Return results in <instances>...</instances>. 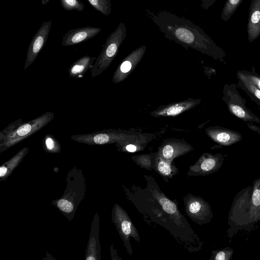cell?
Returning <instances> with one entry per match:
<instances>
[{"instance_id":"21","label":"cell","mask_w":260,"mask_h":260,"mask_svg":"<svg viewBox=\"0 0 260 260\" xmlns=\"http://www.w3.org/2000/svg\"><path fill=\"white\" fill-rule=\"evenodd\" d=\"M238 72L260 90V76L254 72L253 68L252 71L241 70Z\"/></svg>"},{"instance_id":"10","label":"cell","mask_w":260,"mask_h":260,"mask_svg":"<svg viewBox=\"0 0 260 260\" xmlns=\"http://www.w3.org/2000/svg\"><path fill=\"white\" fill-rule=\"evenodd\" d=\"M200 102V100H187L161 106L153 111L151 115L154 117H170L177 116L189 110Z\"/></svg>"},{"instance_id":"25","label":"cell","mask_w":260,"mask_h":260,"mask_svg":"<svg viewBox=\"0 0 260 260\" xmlns=\"http://www.w3.org/2000/svg\"><path fill=\"white\" fill-rule=\"evenodd\" d=\"M57 205L60 209L66 212H70L73 209V206L72 203L64 199H61L58 201Z\"/></svg>"},{"instance_id":"7","label":"cell","mask_w":260,"mask_h":260,"mask_svg":"<svg viewBox=\"0 0 260 260\" xmlns=\"http://www.w3.org/2000/svg\"><path fill=\"white\" fill-rule=\"evenodd\" d=\"M146 50V46L142 45L133 51L121 62L115 71L112 78L114 83H118L124 80L141 60Z\"/></svg>"},{"instance_id":"26","label":"cell","mask_w":260,"mask_h":260,"mask_svg":"<svg viewBox=\"0 0 260 260\" xmlns=\"http://www.w3.org/2000/svg\"><path fill=\"white\" fill-rule=\"evenodd\" d=\"M121 230L125 235H129L132 233V223L128 220H123L121 224Z\"/></svg>"},{"instance_id":"20","label":"cell","mask_w":260,"mask_h":260,"mask_svg":"<svg viewBox=\"0 0 260 260\" xmlns=\"http://www.w3.org/2000/svg\"><path fill=\"white\" fill-rule=\"evenodd\" d=\"M60 4L62 8L67 11L81 12L84 9V4L79 0H60Z\"/></svg>"},{"instance_id":"29","label":"cell","mask_w":260,"mask_h":260,"mask_svg":"<svg viewBox=\"0 0 260 260\" xmlns=\"http://www.w3.org/2000/svg\"><path fill=\"white\" fill-rule=\"evenodd\" d=\"M247 126L249 129L255 133H256L260 136V126L256 125L252 122H247Z\"/></svg>"},{"instance_id":"14","label":"cell","mask_w":260,"mask_h":260,"mask_svg":"<svg viewBox=\"0 0 260 260\" xmlns=\"http://www.w3.org/2000/svg\"><path fill=\"white\" fill-rule=\"evenodd\" d=\"M223 160V156L220 153L216 155L205 154L202 157L200 168L204 173L216 171L221 167Z\"/></svg>"},{"instance_id":"2","label":"cell","mask_w":260,"mask_h":260,"mask_svg":"<svg viewBox=\"0 0 260 260\" xmlns=\"http://www.w3.org/2000/svg\"><path fill=\"white\" fill-rule=\"evenodd\" d=\"M54 113L47 111L37 118L23 123L18 119L11 123L0 132V142L2 149L7 148L37 133L54 118Z\"/></svg>"},{"instance_id":"1","label":"cell","mask_w":260,"mask_h":260,"mask_svg":"<svg viewBox=\"0 0 260 260\" xmlns=\"http://www.w3.org/2000/svg\"><path fill=\"white\" fill-rule=\"evenodd\" d=\"M147 13L166 38L186 49H195L215 59L222 60L225 56L224 51L202 28L190 20L167 11L154 13L147 10Z\"/></svg>"},{"instance_id":"15","label":"cell","mask_w":260,"mask_h":260,"mask_svg":"<svg viewBox=\"0 0 260 260\" xmlns=\"http://www.w3.org/2000/svg\"><path fill=\"white\" fill-rule=\"evenodd\" d=\"M189 146L178 142H171L164 145L160 154L166 160H171L189 150Z\"/></svg>"},{"instance_id":"8","label":"cell","mask_w":260,"mask_h":260,"mask_svg":"<svg viewBox=\"0 0 260 260\" xmlns=\"http://www.w3.org/2000/svg\"><path fill=\"white\" fill-rule=\"evenodd\" d=\"M206 133L213 141L222 146L233 145L242 139L240 133L219 126L209 127Z\"/></svg>"},{"instance_id":"11","label":"cell","mask_w":260,"mask_h":260,"mask_svg":"<svg viewBox=\"0 0 260 260\" xmlns=\"http://www.w3.org/2000/svg\"><path fill=\"white\" fill-rule=\"evenodd\" d=\"M248 40L251 43L260 37V0H251L247 22Z\"/></svg>"},{"instance_id":"13","label":"cell","mask_w":260,"mask_h":260,"mask_svg":"<svg viewBox=\"0 0 260 260\" xmlns=\"http://www.w3.org/2000/svg\"><path fill=\"white\" fill-rule=\"evenodd\" d=\"M96 58L89 55H85L74 62L69 69V76L73 78H82L84 74L89 69H92Z\"/></svg>"},{"instance_id":"31","label":"cell","mask_w":260,"mask_h":260,"mask_svg":"<svg viewBox=\"0 0 260 260\" xmlns=\"http://www.w3.org/2000/svg\"><path fill=\"white\" fill-rule=\"evenodd\" d=\"M7 172V169L5 167H2L0 168V176H4Z\"/></svg>"},{"instance_id":"33","label":"cell","mask_w":260,"mask_h":260,"mask_svg":"<svg viewBox=\"0 0 260 260\" xmlns=\"http://www.w3.org/2000/svg\"><path fill=\"white\" fill-rule=\"evenodd\" d=\"M260 219V211L258 214V220Z\"/></svg>"},{"instance_id":"22","label":"cell","mask_w":260,"mask_h":260,"mask_svg":"<svg viewBox=\"0 0 260 260\" xmlns=\"http://www.w3.org/2000/svg\"><path fill=\"white\" fill-rule=\"evenodd\" d=\"M234 250L230 247H225L216 251L214 259L215 260H229L233 254Z\"/></svg>"},{"instance_id":"30","label":"cell","mask_w":260,"mask_h":260,"mask_svg":"<svg viewBox=\"0 0 260 260\" xmlns=\"http://www.w3.org/2000/svg\"><path fill=\"white\" fill-rule=\"evenodd\" d=\"M126 149L129 152H134L137 151V147L134 145L129 144L126 146Z\"/></svg>"},{"instance_id":"18","label":"cell","mask_w":260,"mask_h":260,"mask_svg":"<svg viewBox=\"0 0 260 260\" xmlns=\"http://www.w3.org/2000/svg\"><path fill=\"white\" fill-rule=\"evenodd\" d=\"M96 11L108 16L111 13V0H88Z\"/></svg>"},{"instance_id":"23","label":"cell","mask_w":260,"mask_h":260,"mask_svg":"<svg viewBox=\"0 0 260 260\" xmlns=\"http://www.w3.org/2000/svg\"><path fill=\"white\" fill-rule=\"evenodd\" d=\"M159 203L163 209L168 213L173 214L176 212L177 207L176 205L168 199L162 198L159 200Z\"/></svg>"},{"instance_id":"5","label":"cell","mask_w":260,"mask_h":260,"mask_svg":"<svg viewBox=\"0 0 260 260\" xmlns=\"http://www.w3.org/2000/svg\"><path fill=\"white\" fill-rule=\"evenodd\" d=\"M71 138L76 142L90 145H103L126 139L125 133L113 129H105L89 134L75 135Z\"/></svg>"},{"instance_id":"12","label":"cell","mask_w":260,"mask_h":260,"mask_svg":"<svg viewBox=\"0 0 260 260\" xmlns=\"http://www.w3.org/2000/svg\"><path fill=\"white\" fill-rule=\"evenodd\" d=\"M248 205L247 224L252 225L258 220L260 211V178L254 182L251 198Z\"/></svg>"},{"instance_id":"19","label":"cell","mask_w":260,"mask_h":260,"mask_svg":"<svg viewBox=\"0 0 260 260\" xmlns=\"http://www.w3.org/2000/svg\"><path fill=\"white\" fill-rule=\"evenodd\" d=\"M43 143L44 148L48 151L56 152L60 149L58 141L51 134H47L44 137Z\"/></svg>"},{"instance_id":"28","label":"cell","mask_w":260,"mask_h":260,"mask_svg":"<svg viewBox=\"0 0 260 260\" xmlns=\"http://www.w3.org/2000/svg\"><path fill=\"white\" fill-rule=\"evenodd\" d=\"M217 0H201V7L203 10L208 9Z\"/></svg>"},{"instance_id":"24","label":"cell","mask_w":260,"mask_h":260,"mask_svg":"<svg viewBox=\"0 0 260 260\" xmlns=\"http://www.w3.org/2000/svg\"><path fill=\"white\" fill-rule=\"evenodd\" d=\"M157 169L161 174L165 175H169L172 172L171 166L167 161L163 160L161 158H160L158 161Z\"/></svg>"},{"instance_id":"6","label":"cell","mask_w":260,"mask_h":260,"mask_svg":"<svg viewBox=\"0 0 260 260\" xmlns=\"http://www.w3.org/2000/svg\"><path fill=\"white\" fill-rule=\"evenodd\" d=\"M52 21L44 22L32 38L27 49L26 58L24 63V70L29 67L46 44L50 32Z\"/></svg>"},{"instance_id":"3","label":"cell","mask_w":260,"mask_h":260,"mask_svg":"<svg viewBox=\"0 0 260 260\" xmlns=\"http://www.w3.org/2000/svg\"><path fill=\"white\" fill-rule=\"evenodd\" d=\"M126 36L125 25L120 22L115 30L110 34L103 45V49L91 70L92 78L100 75L109 67L117 55Z\"/></svg>"},{"instance_id":"4","label":"cell","mask_w":260,"mask_h":260,"mask_svg":"<svg viewBox=\"0 0 260 260\" xmlns=\"http://www.w3.org/2000/svg\"><path fill=\"white\" fill-rule=\"evenodd\" d=\"M222 99L232 115L245 122L260 124V118L246 106V100L240 94L236 84H224Z\"/></svg>"},{"instance_id":"9","label":"cell","mask_w":260,"mask_h":260,"mask_svg":"<svg viewBox=\"0 0 260 260\" xmlns=\"http://www.w3.org/2000/svg\"><path fill=\"white\" fill-rule=\"evenodd\" d=\"M101 31V28L92 26L71 29L63 36L61 44L64 46L75 45L92 38Z\"/></svg>"},{"instance_id":"32","label":"cell","mask_w":260,"mask_h":260,"mask_svg":"<svg viewBox=\"0 0 260 260\" xmlns=\"http://www.w3.org/2000/svg\"><path fill=\"white\" fill-rule=\"evenodd\" d=\"M87 260H94L95 259V258L92 257V256H89V257H88L87 258H86Z\"/></svg>"},{"instance_id":"16","label":"cell","mask_w":260,"mask_h":260,"mask_svg":"<svg viewBox=\"0 0 260 260\" xmlns=\"http://www.w3.org/2000/svg\"><path fill=\"white\" fill-rule=\"evenodd\" d=\"M238 86L243 90L250 99L260 106V90L238 72Z\"/></svg>"},{"instance_id":"17","label":"cell","mask_w":260,"mask_h":260,"mask_svg":"<svg viewBox=\"0 0 260 260\" xmlns=\"http://www.w3.org/2000/svg\"><path fill=\"white\" fill-rule=\"evenodd\" d=\"M243 0H227L223 7L221 18L224 21H228L235 12Z\"/></svg>"},{"instance_id":"27","label":"cell","mask_w":260,"mask_h":260,"mask_svg":"<svg viewBox=\"0 0 260 260\" xmlns=\"http://www.w3.org/2000/svg\"><path fill=\"white\" fill-rule=\"evenodd\" d=\"M202 209V205L200 202L194 201L191 203L189 206V210L192 214H197Z\"/></svg>"}]
</instances>
